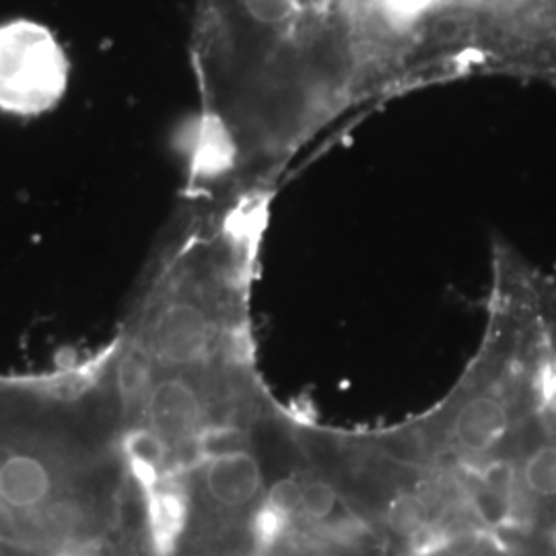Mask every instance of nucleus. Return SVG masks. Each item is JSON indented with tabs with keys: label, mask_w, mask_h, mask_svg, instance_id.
Masks as SVG:
<instances>
[{
	"label": "nucleus",
	"mask_w": 556,
	"mask_h": 556,
	"mask_svg": "<svg viewBox=\"0 0 556 556\" xmlns=\"http://www.w3.org/2000/svg\"><path fill=\"white\" fill-rule=\"evenodd\" d=\"M439 0H197L188 197L275 190L338 124L438 85Z\"/></svg>",
	"instance_id": "1"
},
{
	"label": "nucleus",
	"mask_w": 556,
	"mask_h": 556,
	"mask_svg": "<svg viewBox=\"0 0 556 556\" xmlns=\"http://www.w3.org/2000/svg\"><path fill=\"white\" fill-rule=\"evenodd\" d=\"M62 79L59 43L38 23L0 25V108L38 112Z\"/></svg>",
	"instance_id": "2"
},
{
	"label": "nucleus",
	"mask_w": 556,
	"mask_h": 556,
	"mask_svg": "<svg viewBox=\"0 0 556 556\" xmlns=\"http://www.w3.org/2000/svg\"><path fill=\"white\" fill-rule=\"evenodd\" d=\"M204 493L219 509L241 511L262 493V470L254 454L229 447L206 457L202 468Z\"/></svg>",
	"instance_id": "3"
}]
</instances>
